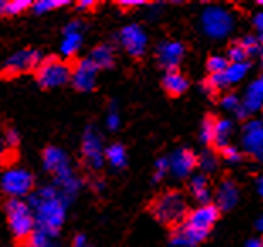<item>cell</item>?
I'll list each match as a JSON object with an SVG mask.
<instances>
[{
  "label": "cell",
  "mask_w": 263,
  "mask_h": 247,
  "mask_svg": "<svg viewBox=\"0 0 263 247\" xmlns=\"http://www.w3.org/2000/svg\"><path fill=\"white\" fill-rule=\"evenodd\" d=\"M82 46V22L73 20L65 27V37L61 43V53L71 56Z\"/></svg>",
  "instance_id": "obj_16"
},
{
  "label": "cell",
  "mask_w": 263,
  "mask_h": 247,
  "mask_svg": "<svg viewBox=\"0 0 263 247\" xmlns=\"http://www.w3.org/2000/svg\"><path fill=\"white\" fill-rule=\"evenodd\" d=\"M231 132H233V123L229 120L221 119L214 122V144L217 148H221V149L226 148Z\"/></svg>",
  "instance_id": "obj_21"
},
{
  "label": "cell",
  "mask_w": 263,
  "mask_h": 247,
  "mask_svg": "<svg viewBox=\"0 0 263 247\" xmlns=\"http://www.w3.org/2000/svg\"><path fill=\"white\" fill-rule=\"evenodd\" d=\"M172 247H195V245L190 242L187 235L178 229L177 232L172 235Z\"/></svg>",
  "instance_id": "obj_30"
},
{
  "label": "cell",
  "mask_w": 263,
  "mask_h": 247,
  "mask_svg": "<svg viewBox=\"0 0 263 247\" xmlns=\"http://www.w3.org/2000/svg\"><path fill=\"white\" fill-rule=\"evenodd\" d=\"M260 43H261V46H263V32H260Z\"/></svg>",
  "instance_id": "obj_47"
},
{
  "label": "cell",
  "mask_w": 263,
  "mask_h": 247,
  "mask_svg": "<svg viewBox=\"0 0 263 247\" xmlns=\"http://www.w3.org/2000/svg\"><path fill=\"white\" fill-rule=\"evenodd\" d=\"M197 164L202 168V171L205 173H211L216 170L217 166V158L214 153H211V151H205V153L200 154V158H197Z\"/></svg>",
  "instance_id": "obj_27"
},
{
  "label": "cell",
  "mask_w": 263,
  "mask_h": 247,
  "mask_svg": "<svg viewBox=\"0 0 263 247\" xmlns=\"http://www.w3.org/2000/svg\"><path fill=\"white\" fill-rule=\"evenodd\" d=\"M5 4L7 0H0V15H5Z\"/></svg>",
  "instance_id": "obj_44"
},
{
  "label": "cell",
  "mask_w": 263,
  "mask_h": 247,
  "mask_svg": "<svg viewBox=\"0 0 263 247\" xmlns=\"http://www.w3.org/2000/svg\"><path fill=\"white\" fill-rule=\"evenodd\" d=\"M190 192H192L194 198L197 201H200L202 205H209L211 190H209V183H207V178L204 175H195L190 179Z\"/></svg>",
  "instance_id": "obj_20"
},
{
  "label": "cell",
  "mask_w": 263,
  "mask_h": 247,
  "mask_svg": "<svg viewBox=\"0 0 263 247\" xmlns=\"http://www.w3.org/2000/svg\"><path fill=\"white\" fill-rule=\"evenodd\" d=\"M95 65L97 70L110 68L114 65V49L109 44H99L97 48H93V51L88 58Z\"/></svg>",
  "instance_id": "obj_19"
},
{
  "label": "cell",
  "mask_w": 263,
  "mask_h": 247,
  "mask_svg": "<svg viewBox=\"0 0 263 247\" xmlns=\"http://www.w3.org/2000/svg\"><path fill=\"white\" fill-rule=\"evenodd\" d=\"M32 7L31 0H10L5 4V15H17L22 14L24 10Z\"/></svg>",
  "instance_id": "obj_25"
},
{
  "label": "cell",
  "mask_w": 263,
  "mask_h": 247,
  "mask_svg": "<svg viewBox=\"0 0 263 247\" xmlns=\"http://www.w3.org/2000/svg\"><path fill=\"white\" fill-rule=\"evenodd\" d=\"M246 247H263V240H260V239L250 240V242L246 244Z\"/></svg>",
  "instance_id": "obj_42"
},
{
  "label": "cell",
  "mask_w": 263,
  "mask_h": 247,
  "mask_svg": "<svg viewBox=\"0 0 263 247\" xmlns=\"http://www.w3.org/2000/svg\"><path fill=\"white\" fill-rule=\"evenodd\" d=\"M241 46L245 48L246 54H255L256 51H258V44H256L255 37L251 36H246L243 41H241Z\"/></svg>",
  "instance_id": "obj_34"
},
{
  "label": "cell",
  "mask_w": 263,
  "mask_h": 247,
  "mask_svg": "<svg viewBox=\"0 0 263 247\" xmlns=\"http://www.w3.org/2000/svg\"><path fill=\"white\" fill-rule=\"evenodd\" d=\"M166 171H168V159L161 158V159L156 161V166H155V181H160V179L166 175Z\"/></svg>",
  "instance_id": "obj_32"
},
{
  "label": "cell",
  "mask_w": 263,
  "mask_h": 247,
  "mask_svg": "<svg viewBox=\"0 0 263 247\" xmlns=\"http://www.w3.org/2000/svg\"><path fill=\"white\" fill-rule=\"evenodd\" d=\"M183 53H185V48L178 41H165L156 48V56H158L160 63L168 70H175V66L180 63Z\"/></svg>",
  "instance_id": "obj_14"
},
{
  "label": "cell",
  "mask_w": 263,
  "mask_h": 247,
  "mask_svg": "<svg viewBox=\"0 0 263 247\" xmlns=\"http://www.w3.org/2000/svg\"><path fill=\"white\" fill-rule=\"evenodd\" d=\"M77 7L83 10V9H93L95 7V2H92V0H80V2L77 4Z\"/></svg>",
  "instance_id": "obj_41"
},
{
  "label": "cell",
  "mask_w": 263,
  "mask_h": 247,
  "mask_svg": "<svg viewBox=\"0 0 263 247\" xmlns=\"http://www.w3.org/2000/svg\"><path fill=\"white\" fill-rule=\"evenodd\" d=\"M243 148L255 159L263 161V122L251 120L246 123L245 136H243Z\"/></svg>",
  "instance_id": "obj_11"
},
{
  "label": "cell",
  "mask_w": 263,
  "mask_h": 247,
  "mask_svg": "<svg viewBox=\"0 0 263 247\" xmlns=\"http://www.w3.org/2000/svg\"><path fill=\"white\" fill-rule=\"evenodd\" d=\"M4 141H5V148H15L21 141L19 132L15 129H9V131L4 132Z\"/></svg>",
  "instance_id": "obj_31"
},
{
  "label": "cell",
  "mask_w": 263,
  "mask_h": 247,
  "mask_svg": "<svg viewBox=\"0 0 263 247\" xmlns=\"http://www.w3.org/2000/svg\"><path fill=\"white\" fill-rule=\"evenodd\" d=\"M41 63V54L37 49H22L12 54L5 61V75H21V73L31 71Z\"/></svg>",
  "instance_id": "obj_8"
},
{
  "label": "cell",
  "mask_w": 263,
  "mask_h": 247,
  "mask_svg": "<svg viewBox=\"0 0 263 247\" xmlns=\"http://www.w3.org/2000/svg\"><path fill=\"white\" fill-rule=\"evenodd\" d=\"M222 154H224V158L229 162H238L239 159H241V156H239V151L236 148H233V146H226V148L222 149Z\"/></svg>",
  "instance_id": "obj_35"
},
{
  "label": "cell",
  "mask_w": 263,
  "mask_h": 247,
  "mask_svg": "<svg viewBox=\"0 0 263 247\" xmlns=\"http://www.w3.org/2000/svg\"><path fill=\"white\" fill-rule=\"evenodd\" d=\"M5 213H7L9 227L14 237L27 242L36 227L34 213H32L31 207L21 198H10L5 203Z\"/></svg>",
  "instance_id": "obj_2"
},
{
  "label": "cell",
  "mask_w": 263,
  "mask_h": 247,
  "mask_svg": "<svg viewBox=\"0 0 263 247\" xmlns=\"http://www.w3.org/2000/svg\"><path fill=\"white\" fill-rule=\"evenodd\" d=\"M43 162H44V168H46L48 171L54 173V175H63V173L70 171V162H68V158H66V154L63 153L61 149L54 148H48L46 151L43 153Z\"/></svg>",
  "instance_id": "obj_15"
},
{
  "label": "cell",
  "mask_w": 263,
  "mask_h": 247,
  "mask_svg": "<svg viewBox=\"0 0 263 247\" xmlns=\"http://www.w3.org/2000/svg\"><path fill=\"white\" fill-rule=\"evenodd\" d=\"M65 5H68L66 0H39V2H32V10L36 14H44L58 7H65Z\"/></svg>",
  "instance_id": "obj_24"
},
{
  "label": "cell",
  "mask_w": 263,
  "mask_h": 247,
  "mask_svg": "<svg viewBox=\"0 0 263 247\" xmlns=\"http://www.w3.org/2000/svg\"><path fill=\"white\" fill-rule=\"evenodd\" d=\"M73 247H90V245H88V240L85 235H77L73 240Z\"/></svg>",
  "instance_id": "obj_38"
},
{
  "label": "cell",
  "mask_w": 263,
  "mask_h": 247,
  "mask_svg": "<svg viewBox=\"0 0 263 247\" xmlns=\"http://www.w3.org/2000/svg\"><path fill=\"white\" fill-rule=\"evenodd\" d=\"M105 158L110 162V166L114 168H122L126 166L127 156H126V149L122 148L121 144H112L109 146L107 151H105Z\"/></svg>",
  "instance_id": "obj_23"
},
{
  "label": "cell",
  "mask_w": 263,
  "mask_h": 247,
  "mask_svg": "<svg viewBox=\"0 0 263 247\" xmlns=\"http://www.w3.org/2000/svg\"><path fill=\"white\" fill-rule=\"evenodd\" d=\"M238 188L233 181H224L219 187V190H217V205L224 210H231L238 203Z\"/></svg>",
  "instance_id": "obj_18"
},
{
  "label": "cell",
  "mask_w": 263,
  "mask_h": 247,
  "mask_svg": "<svg viewBox=\"0 0 263 247\" xmlns=\"http://www.w3.org/2000/svg\"><path fill=\"white\" fill-rule=\"evenodd\" d=\"M250 88L253 90V92H255L256 95H258V97H261V98H263V76H261V78H258V80H256V81L251 83Z\"/></svg>",
  "instance_id": "obj_37"
},
{
  "label": "cell",
  "mask_w": 263,
  "mask_h": 247,
  "mask_svg": "<svg viewBox=\"0 0 263 247\" xmlns=\"http://www.w3.org/2000/svg\"><path fill=\"white\" fill-rule=\"evenodd\" d=\"M258 193L263 196V178H260V181H258Z\"/></svg>",
  "instance_id": "obj_45"
},
{
  "label": "cell",
  "mask_w": 263,
  "mask_h": 247,
  "mask_svg": "<svg viewBox=\"0 0 263 247\" xmlns=\"http://www.w3.org/2000/svg\"><path fill=\"white\" fill-rule=\"evenodd\" d=\"M229 61L224 56H212L207 61V70L211 71V75H217V73H224V70L228 68Z\"/></svg>",
  "instance_id": "obj_26"
},
{
  "label": "cell",
  "mask_w": 263,
  "mask_h": 247,
  "mask_svg": "<svg viewBox=\"0 0 263 247\" xmlns=\"http://www.w3.org/2000/svg\"><path fill=\"white\" fill-rule=\"evenodd\" d=\"M32 184H34L32 175L29 171L21 170V168H10L0 179V187L10 198H22V196L29 195Z\"/></svg>",
  "instance_id": "obj_7"
},
{
  "label": "cell",
  "mask_w": 263,
  "mask_h": 247,
  "mask_svg": "<svg viewBox=\"0 0 263 247\" xmlns=\"http://www.w3.org/2000/svg\"><path fill=\"white\" fill-rule=\"evenodd\" d=\"M258 4H260V5H263V0H260V2H258Z\"/></svg>",
  "instance_id": "obj_48"
},
{
  "label": "cell",
  "mask_w": 263,
  "mask_h": 247,
  "mask_svg": "<svg viewBox=\"0 0 263 247\" xmlns=\"http://www.w3.org/2000/svg\"><path fill=\"white\" fill-rule=\"evenodd\" d=\"M27 205L31 207L32 212H36L34 222H37V230H41L48 237L58 234L61 223L65 220V203L57 188H41L36 195L31 196Z\"/></svg>",
  "instance_id": "obj_1"
},
{
  "label": "cell",
  "mask_w": 263,
  "mask_h": 247,
  "mask_svg": "<svg viewBox=\"0 0 263 247\" xmlns=\"http://www.w3.org/2000/svg\"><path fill=\"white\" fill-rule=\"evenodd\" d=\"M214 119L212 117H207L204 120L202 127H200V139H202V142L205 144H211L214 142Z\"/></svg>",
  "instance_id": "obj_28"
},
{
  "label": "cell",
  "mask_w": 263,
  "mask_h": 247,
  "mask_svg": "<svg viewBox=\"0 0 263 247\" xmlns=\"http://www.w3.org/2000/svg\"><path fill=\"white\" fill-rule=\"evenodd\" d=\"M197 166V156L189 149H178L172 154L168 161V170L177 178H185Z\"/></svg>",
  "instance_id": "obj_13"
},
{
  "label": "cell",
  "mask_w": 263,
  "mask_h": 247,
  "mask_svg": "<svg viewBox=\"0 0 263 247\" xmlns=\"http://www.w3.org/2000/svg\"><path fill=\"white\" fill-rule=\"evenodd\" d=\"M222 107H224V109H228V110L236 112L239 107H241V104H239V98L236 97V95L229 93V95H226L224 98H222Z\"/></svg>",
  "instance_id": "obj_33"
},
{
  "label": "cell",
  "mask_w": 263,
  "mask_h": 247,
  "mask_svg": "<svg viewBox=\"0 0 263 247\" xmlns=\"http://www.w3.org/2000/svg\"><path fill=\"white\" fill-rule=\"evenodd\" d=\"M217 217H219V209H217V207L200 205L197 210H194L185 218V222H183L180 230L187 235L190 242L194 245H197L207 237V234H209L211 227L216 223Z\"/></svg>",
  "instance_id": "obj_3"
},
{
  "label": "cell",
  "mask_w": 263,
  "mask_h": 247,
  "mask_svg": "<svg viewBox=\"0 0 263 247\" xmlns=\"http://www.w3.org/2000/svg\"><path fill=\"white\" fill-rule=\"evenodd\" d=\"M156 220L163 223H178L187 218V200L178 192H166L160 195L151 205Z\"/></svg>",
  "instance_id": "obj_4"
},
{
  "label": "cell",
  "mask_w": 263,
  "mask_h": 247,
  "mask_svg": "<svg viewBox=\"0 0 263 247\" xmlns=\"http://www.w3.org/2000/svg\"><path fill=\"white\" fill-rule=\"evenodd\" d=\"M119 41L122 44V48H124L131 56H141L144 51H146L148 37L141 27L136 24L122 27L121 34H119Z\"/></svg>",
  "instance_id": "obj_9"
},
{
  "label": "cell",
  "mask_w": 263,
  "mask_h": 247,
  "mask_svg": "<svg viewBox=\"0 0 263 247\" xmlns=\"http://www.w3.org/2000/svg\"><path fill=\"white\" fill-rule=\"evenodd\" d=\"M36 78L43 88H57L71 80V68L58 58H46L36 68Z\"/></svg>",
  "instance_id": "obj_5"
},
{
  "label": "cell",
  "mask_w": 263,
  "mask_h": 247,
  "mask_svg": "<svg viewBox=\"0 0 263 247\" xmlns=\"http://www.w3.org/2000/svg\"><path fill=\"white\" fill-rule=\"evenodd\" d=\"M256 227H258V230L260 232H263V217L258 220V223H256Z\"/></svg>",
  "instance_id": "obj_46"
},
{
  "label": "cell",
  "mask_w": 263,
  "mask_h": 247,
  "mask_svg": "<svg viewBox=\"0 0 263 247\" xmlns=\"http://www.w3.org/2000/svg\"><path fill=\"white\" fill-rule=\"evenodd\" d=\"M163 87L170 95L178 97V95H182L189 88V81H187V78L183 76L182 73H178L177 70H168L163 76Z\"/></svg>",
  "instance_id": "obj_17"
},
{
  "label": "cell",
  "mask_w": 263,
  "mask_h": 247,
  "mask_svg": "<svg viewBox=\"0 0 263 247\" xmlns=\"http://www.w3.org/2000/svg\"><path fill=\"white\" fill-rule=\"evenodd\" d=\"M234 19L222 7H207L202 12V29L212 39H222L233 31Z\"/></svg>",
  "instance_id": "obj_6"
},
{
  "label": "cell",
  "mask_w": 263,
  "mask_h": 247,
  "mask_svg": "<svg viewBox=\"0 0 263 247\" xmlns=\"http://www.w3.org/2000/svg\"><path fill=\"white\" fill-rule=\"evenodd\" d=\"M97 68L90 59H80L77 66L71 70V83L78 92H90L97 81Z\"/></svg>",
  "instance_id": "obj_10"
},
{
  "label": "cell",
  "mask_w": 263,
  "mask_h": 247,
  "mask_svg": "<svg viewBox=\"0 0 263 247\" xmlns=\"http://www.w3.org/2000/svg\"><path fill=\"white\" fill-rule=\"evenodd\" d=\"M253 24H255V27L258 29L260 32H263V12H260V14H256L255 17H253Z\"/></svg>",
  "instance_id": "obj_40"
},
{
  "label": "cell",
  "mask_w": 263,
  "mask_h": 247,
  "mask_svg": "<svg viewBox=\"0 0 263 247\" xmlns=\"http://www.w3.org/2000/svg\"><path fill=\"white\" fill-rule=\"evenodd\" d=\"M229 61L231 63H245V59H246V51H245V48L241 46V43H238V44H233L231 48H229Z\"/></svg>",
  "instance_id": "obj_29"
},
{
  "label": "cell",
  "mask_w": 263,
  "mask_h": 247,
  "mask_svg": "<svg viewBox=\"0 0 263 247\" xmlns=\"http://www.w3.org/2000/svg\"><path fill=\"white\" fill-rule=\"evenodd\" d=\"M121 126V119H119V114L116 112V109L112 107L107 115V127L110 129V131H116V129H119Z\"/></svg>",
  "instance_id": "obj_36"
},
{
  "label": "cell",
  "mask_w": 263,
  "mask_h": 247,
  "mask_svg": "<svg viewBox=\"0 0 263 247\" xmlns=\"http://www.w3.org/2000/svg\"><path fill=\"white\" fill-rule=\"evenodd\" d=\"M4 149H5V141H4V134L0 132V154L4 153Z\"/></svg>",
  "instance_id": "obj_43"
},
{
  "label": "cell",
  "mask_w": 263,
  "mask_h": 247,
  "mask_svg": "<svg viewBox=\"0 0 263 247\" xmlns=\"http://www.w3.org/2000/svg\"><path fill=\"white\" fill-rule=\"evenodd\" d=\"M83 156H85L87 164L90 168H100L104 162V148H102V139L93 129H87L85 136H83Z\"/></svg>",
  "instance_id": "obj_12"
},
{
  "label": "cell",
  "mask_w": 263,
  "mask_h": 247,
  "mask_svg": "<svg viewBox=\"0 0 263 247\" xmlns=\"http://www.w3.org/2000/svg\"><path fill=\"white\" fill-rule=\"evenodd\" d=\"M246 73H248V65L246 63H231V65H228V68L224 70L222 75H224V80L228 85H233V83L241 81L246 76Z\"/></svg>",
  "instance_id": "obj_22"
},
{
  "label": "cell",
  "mask_w": 263,
  "mask_h": 247,
  "mask_svg": "<svg viewBox=\"0 0 263 247\" xmlns=\"http://www.w3.org/2000/svg\"><path fill=\"white\" fill-rule=\"evenodd\" d=\"M121 7H138V5H144L143 0H122L119 2Z\"/></svg>",
  "instance_id": "obj_39"
}]
</instances>
